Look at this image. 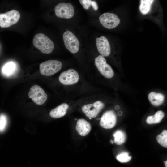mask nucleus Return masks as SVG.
<instances>
[{
    "label": "nucleus",
    "instance_id": "nucleus-1",
    "mask_svg": "<svg viewBox=\"0 0 167 167\" xmlns=\"http://www.w3.org/2000/svg\"><path fill=\"white\" fill-rule=\"evenodd\" d=\"M33 43L36 48L44 54H50L54 49L52 41L43 33L36 34L33 39Z\"/></svg>",
    "mask_w": 167,
    "mask_h": 167
},
{
    "label": "nucleus",
    "instance_id": "nucleus-2",
    "mask_svg": "<svg viewBox=\"0 0 167 167\" xmlns=\"http://www.w3.org/2000/svg\"><path fill=\"white\" fill-rule=\"evenodd\" d=\"M62 66V63L59 61L54 60H48L40 64V71L43 75L51 76L59 71Z\"/></svg>",
    "mask_w": 167,
    "mask_h": 167
},
{
    "label": "nucleus",
    "instance_id": "nucleus-3",
    "mask_svg": "<svg viewBox=\"0 0 167 167\" xmlns=\"http://www.w3.org/2000/svg\"><path fill=\"white\" fill-rule=\"evenodd\" d=\"M20 17L19 12L12 10L5 13L0 14V26L2 28L9 27L15 24Z\"/></svg>",
    "mask_w": 167,
    "mask_h": 167
},
{
    "label": "nucleus",
    "instance_id": "nucleus-4",
    "mask_svg": "<svg viewBox=\"0 0 167 167\" xmlns=\"http://www.w3.org/2000/svg\"><path fill=\"white\" fill-rule=\"evenodd\" d=\"M63 37L65 47L70 52L75 54L78 51L79 41L71 32L69 31L65 32L63 34Z\"/></svg>",
    "mask_w": 167,
    "mask_h": 167
},
{
    "label": "nucleus",
    "instance_id": "nucleus-5",
    "mask_svg": "<svg viewBox=\"0 0 167 167\" xmlns=\"http://www.w3.org/2000/svg\"><path fill=\"white\" fill-rule=\"evenodd\" d=\"M28 95L29 97L38 105L43 104L47 99V95L44 90L37 85H34L31 87Z\"/></svg>",
    "mask_w": 167,
    "mask_h": 167
},
{
    "label": "nucleus",
    "instance_id": "nucleus-6",
    "mask_svg": "<svg viewBox=\"0 0 167 167\" xmlns=\"http://www.w3.org/2000/svg\"><path fill=\"white\" fill-rule=\"evenodd\" d=\"M95 62L97 68L103 76L107 78L113 77L114 71L110 66L107 63L104 57L101 55L98 56L95 58Z\"/></svg>",
    "mask_w": 167,
    "mask_h": 167
},
{
    "label": "nucleus",
    "instance_id": "nucleus-7",
    "mask_svg": "<svg viewBox=\"0 0 167 167\" xmlns=\"http://www.w3.org/2000/svg\"><path fill=\"white\" fill-rule=\"evenodd\" d=\"M101 24L105 28L111 29L116 27L120 23V19L116 14L109 12L102 14L99 18Z\"/></svg>",
    "mask_w": 167,
    "mask_h": 167
},
{
    "label": "nucleus",
    "instance_id": "nucleus-8",
    "mask_svg": "<svg viewBox=\"0 0 167 167\" xmlns=\"http://www.w3.org/2000/svg\"><path fill=\"white\" fill-rule=\"evenodd\" d=\"M54 11L58 17L70 19L74 16V9L71 4L63 2L57 5L55 7Z\"/></svg>",
    "mask_w": 167,
    "mask_h": 167
},
{
    "label": "nucleus",
    "instance_id": "nucleus-9",
    "mask_svg": "<svg viewBox=\"0 0 167 167\" xmlns=\"http://www.w3.org/2000/svg\"><path fill=\"white\" fill-rule=\"evenodd\" d=\"M104 107V103L98 101L93 103L84 105L82 107L81 109L87 117L93 118L97 116Z\"/></svg>",
    "mask_w": 167,
    "mask_h": 167
},
{
    "label": "nucleus",
    "instance_id": "nucleus-10",
    "mask_svg": "<svg viewBox=\"0 0 167 167\" xmlns=\"http://www.w3.org/2000/svg\"><path fill=\"white\" fill-rule=\"evenodd\" d=\"M79 79L77 72L73 69H70L62 72L59 77V80L62 84L71 85L76 84Z\"/></svg>",
    "mask_w": 167,
    "mask_h": 167
},
{
    "label": "nucleus",
    "instance_id": "nucleus-11",
    "mask_svg": "<svg viewBox=\"0 0 167 167\" xmlns=\"http://www.w3.org/2000/svg\"><path fill=\"white\" fill-rule=\"evenodd\" d=\"M117 122V116L113 110H109L105 112L102 115L100 124L103 128L109 129L113 128Z\"/></svg>",
    "mask_w": 167,
    "mask_h": 167
},
{
    "label": "nucleus",
    "instance_id": "nucleus-12",
    "mask_svg": "<svg viewBox=\"0 0 167 167\" xmlns=\"http://www.w3.org/2000/svg\"><path fill=\"white\" fill-rule=\"evenodd\" d=\"M96 44L98 51L103 57L108 56L111 52L110 43L107 39L104 36L97 37Z\"/></svg>",
    "mask_w": 167,
    "mask_h": 167
},
{
    "label": "nucleus",
    "instance_id": "nucleus-13",
    "mask_svg": "<svg viewBox=\"0 0 167 167\" xmlns=\"http://www.w3.org/2000/svg\"><path fill=\"white\" fill-rule=\"evenodd\" d=\"M75 128L79 135L84 136L90 132L91 126L90 123L85 119L80 118L77 120Z\"/></svg>",
    "mask_w": 167,
    "mask_h": 167
},
{
    "label": "nucleus",
    "instance_id": "nucleus-14",
    "mask_svg": "<svg viewBox=\"0 0 167 167\" xmlns=\"http://www.w3.org/2000/svg\"><path fill=\"white\" fill-rule=\"evenodd\" d=\"M68 107L67 104L62 103L51 110L49 115L51 117L54 118L63 117L66 114Z\"/></svg>",
    "mask_w": 167,
    "mask_h": 167
},
{
    "label": "nucleus",
    "instance_id": "nucleus-15",
    "mask_svg": "<svg viewBox=\"0 0 167 167\" xmlns=\"http://www.w3.org/2000/svg\"><path fill=\"white\" fill-rule=\"evenodd\" d=\"M148 99L151 104L154 106H159L164 102L165 97L162 93L154 92H150L148 96Z\"/></svg>",
    "mask_w": 167,
    "mask_h": 167
},
{
    "label": "nucleus",
    "instance_id": "nucleus-16",
    "mask_svg": "<svg viewBox=\"0 0 167 167\" xmlns=\"http://www.w3.org/2000/svg\"><path fill=\"white\" fill-rule=\"evenodd\" d=\"M16 66L13 62H10L6 63L2 70V74L6 77H9L14 74L16 70Z\"/></svg>",
    "mask_w": 167,
    "mask_h": 167
},
{
    "label": "nucleus",
    "instance_id": "nucleus-17",
    "mask_svg": "<svg viewBox=\"0 0 167 167\" xmlns=\"http://www.w3.org/2000/svg\"><path fill=\"white\" fill-rule=\"evenodd\" d=\"M165 116L164 112L161 110L157 111L155 114L148 116L146 120L147 123L149 124L160 123Z\"/></svg>",
    "mask_w": 167,
    "mask_h": 167
},
{
    "label": "nucleus",
    "instance_id": "nucleus-18",
    "mask_svg": "<svg viewBox=\"0 0 167 167\" xmlns=\"http://www.w3.org/2000/svg\"><path fill=\"white\" fill-rule=\"evenodd\" d=\"M114 137V142L118 145L124 143L126 141V137L125 133L121 130H117L113 135Z\"/></svg>",
    "mask_w": 167,
    "mask_h": 167
},
{
    "label": "nucleus",
    "instance_id": "nucleus-19",
    "mask_svg": "<svg viewBox=\"0 0 167 167\" xmlns=\"http://www.w3.org/2000/svg\"><path fill=\"white\" fill-rule=\"evenodd\" d=\"M153 1L154 0H141L140 1L139 10L142 14L145 15L149 12Z\"/></svg>",
    "mask_w": 167,
    "mask_h": 167
},
{
    "label": "nucleus",
    "instance_id": "nucleus-20",
    "mask_svg": "<svg viewBox=\"0 0 167 167\" xmlns=\"http://www.w3.org/2000/svg\"><path fill=\"white\" fill-rule=\"evenodd\" d=\"M158 143L162 146L167 147V131L164 130L156 138Z\"/></svg>",
    "mask_w": 167,
    "mask_h": 167
},
{
    "label": "nucleus",
    "instance_id": "nucleus-21",
    "mask_svg": "<svg viewBox=\"0 0 167 167\" xmlns=\"http://www.w3.org/2000/svg\"><path fill=\"white\" fill-rule=\"evenodd\" d=\"M79 1L83 8L85 9H88L91 6L95 10H97L98 9V5L96 1L90 0H79Z\"/></svg>",
    "mask_w": 167,
    "mask_h": 167
},
{
    "label": "nucleus",
    "instance_id": "nucleus-22",
    "mask_svg": "<svg viewBox=\"0 0 167 167\" xmlns=\"http://www.w3.org/2000/svg\"><path fill=\"white\" fill-rule=\"evenodd\" d=\"M116 159L120 162L126 163L129 162L131 159V157L129 156L128 153L123 152L118 155Z\"/></svg>",
    "mask_w": 167,
    "mask_h": 167
},
{
    "label": "nucleus",
    "instance_id": "nucleus-23",
    "mask_svg": "<svg viewBox=\"0 0 167 167\" xmlns=\"http://www.w3.org/2000/svg\"><path fill=\"white\" fill-rule=\"evenodd\" d=\"M7 118L4 114L0 115V132H3L6 128L7 124Z\"/></svg>",
    "mask_w": 167,
    "mask_h": 167
},
{
    "label": "nucleus",
    "instance_id": "nucleus-24",
    "mask_svg": "<svg viewBox=\"0 0 167 167\" xmlns=\"http://www.w3.org/2000/svg\"><path fill=\"white\" fill-rule=\"evenodd\" d=\"M122 112H121V111H119L118 112V114L119 115V116H121L122 115Z\"/></svg>",
    "mask_w": 167,
    "mask_h": 167
},
{
    "label": "nucleus",
    "instance_id": "nucleus-25",
    "mask_svg": "<svg viewBox=\"0 0 167 167\" xmlns=\"http://www.w3.org/2000/svg\"><path fill=\"white\" fill-rule=\"evenodd\" d=\"M165 167H167V161H165Z\"/></svg>",
    "mask_w": 167,
    "mask_h": 167
},
{
    "label": "nucleus",
    "instance_id": "nucleus-26",
    "mask_svg": "<svg viewBox=\"0 0 167 167\" xmlns=\"http://www.w3.org/2000/svg\"><path fill=\"white\" fill-rule=\"evenodd\" d=\"M116 109H119V107L118 106H116L115 108Z\"/></svg>",
    "mask_w": 167,
    "mask_h": 167
},
{
    "label": "nucleus",
    "instance_id": "nucleus-27",
    "mask_svg": "<svg viewBox=\"0 0 167 167\" xmlns=\"http://www.w3.org/2000/svg\"><path fill=\"white\" fill-rule=\"evenodd\" d=\"M113 142H114V141L113 140H111L110 141V143H111L113 144Z\"/></svg>",
    "mask_w": 167,
    "mask_h": 167
}]
</instances>
